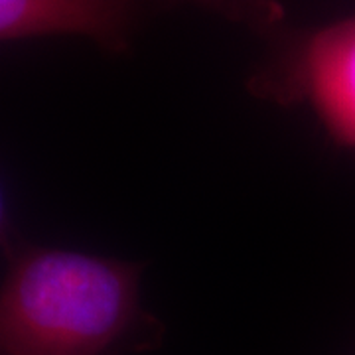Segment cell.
<instances>
[{
	"label": "cell",
	"instance_id": "cell-1",
	"mask_svg": "<svg viewBox=\"0 0 355 355\" xmlns=\"http://www.w3.org/2000/svg\"><path fill=\"white\" fill-rule=\"evenodd\" d=\"M4 259L0 355H127L160 342L142 263L22 239Z\"/></svg>",
	"mask_w": 355,
	"mask_h": 355
},
{
	"label": "cell",
	"instance_id": "cell-2",
	"mask_svg": "<svg viewBox=\"0 0 355 355\" xmlns=\"http://www.w3.org/2000/svg\"><path fill=\"white\" fill-rule=\"evenodd\" d=\"M247 77L254 99L302 107L338 146L355 153V14L314 28L284 26Z\"/></svg>",
	"mask_w": 355,
	"mask_h": 355
},
{
	"label": "cell",
	"instance_id": "cell-3",
	"mask_svg": "<svg viewBox=\"0 0 355 355\" xmlns=\"http://www.w3.org/2000/svg\"><path fill=\"white\" fill-rule=\"evenodd\" d=\"M144 16L137 0H0V44L83 38L109 55H125Z\"/></svg>",
	"mask_w": 355,
	"mask_h": 355
},
{
	"label": "cell",
	"instance_id": "cell-4",
	"mask_svg": "<svg viewBox=\"0 0 355 355\" xmlns=\"http://www.w3.org/2000/svg\"><path fill=\"white\" fill-rule=\"evenodd\" d=\"M144 10L196 8L243 26L268 40L286 24V8L280 0H137Z\"/></svg>",
	"mask_w": 355,
	"mask_h": 355
},
{
	"label": "cell",
	"instance_id": "cell-5",
	"mask_svg": "<svg viewBox=\"0 0 355 355\" xmlns=\"http://www.w3.org/2000/svg\"><path fill=\"white\" fill-rule=\"evenodd\" d=\"M18 239L20 237L16 235V231L12 227V221H10V216H8V207H6V200H4V191H2V186H0V251L6 253Z\"/></svg>",
	"mask_w": 355,
	"mask_h": 355
}]
</instances>
